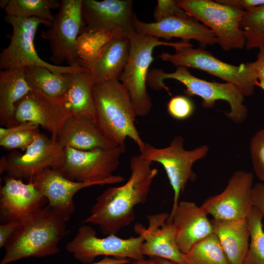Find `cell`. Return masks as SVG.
<instances>
[{
  "instance_id": "ffe728a7",
  "label": "cell",
  "mask_w": 264,
  "mask_h": 264,
  "mask_svg": "<svg viewBox=\"0 0 264 264\" xmlns=\"http://www.w3.org/2000/svg\"><path fill=\"white\" fill-rule=\"evenodd\" d=\"M0 218L6 222L21 219L45 206L47 199L29 181L8 176L0 189Z\"/></svg>"
},
{
  "instance_id": "60d3db41",
  "label": "cell",
  "mask_w": 264,
  "mask_h": 264,
  "mask_svg": "<svg viewBox=\"0 0 264 264\" xmlns=\"http://www.w3.org/2000/svg\"><path fill=\"white\" fill-rule=\"evenodd\" d=\"M131 260L129 259L116 258L104 257L101 260L89 264H129Z\"/></svg>"
},
{
  "instance_id": "5b68a950",
  "label": "cell",
  "mask_w": 264,
  "mask_h": 264,
  "mask_svg": "<svg viewBox=\"0 0 264 264\" xmlns=\"http://www.w3.org/2000/svg\"><path fill=\"white\" fill-rule=\"evenodd\" d=\"M129 58L119 78L128 91L137 116L144 117L150 112L152 103L148 92L147 77L149 68L154 60L153 52L158 46H169L175 49L191 45L189 41H161L158 38L133 32L129 37Z\"/></svg>"
},
{
  "instance_id": "ee69618b",
  "label": "cell",
  "mask_w": 264,
  "mask_h": 264,
  "mask_svg": "<svg viewBox=\"0 0 264 264\" xmlns=\"http://www.w3.org/2000/svg\"><path fill=\"white\" fill-rule=\"evenodd\" d=\"M10 0H0V7L1 8H5L10 2Z\"/></svg>"
},
{
  "instance_id": "83f0119b",
  "label": "cell",
  "mask_w": 264,
  "mask_h": 264,
  "mask_svg": "<svg viewBox=\"0 0 264 264\" xmlns=\"http://www.w3.org/2000/svg\"><path fill=\"white\" fill-rule=\"evenodd\" d=\"M183 257L185 264H231L214 233L183 253Z\"/></svg>"
},
{
  "instance_id": "4fadbf2b",
  "label": "cell",
  "mask_w": 264,
  "mask_h": 264,
  "mask_svg": "<svg viewBox=\"0 0 264 264\" xmlns=\"http://www.w3.org/2000/svg\"><path fill=\"white\" fill-rule=\"evenodd\" d=\"M132 0H83L82 31L104 32L113 38L129 39L135 31Z\"/></svg>"
},
{
  "instance_id": "1f68e13d",
  "label": "cell",
  "mask_w": 264,
  "mask_h": 264,
  "mask_svg": "<svg viewBox=\"0 0 264 264\" xmlns=\"http://www.w3.org/2000/svg\"><path fill=\"white\" fill-rule=\"evenodd\" d=\"M112 38L110 34L104 32H81L76 43L78 57L85 62L93 60Z\"/></svg>"
},
{
  "instance_id": "b9f144b4",
  "label": "cell",
  "mask_w": 264,
  "mask_h": 264,
  "mask_svg": "<svg viewBox=\"0 0 264 264\" xmlns=\"http://www.w3.org/2000/svg\"><path fill=\"white\" fill-rule=\"evenodd\" d=\"M153 258L156 264H179L178 263H176V262H173L168 260L164 259L159 258Z\"/></svg>"
},
{
  "instance_id": "3957f363",
  "label": "cell",
  "mask_w": 264,
  "mask_h": 264,
  "mask_svg": "<svg viewBox=\"0 0 264 264\" xmlns=\"http://www.w3.org/2000/svg\"><path fill=\"white\" fill-rule=\"evenodd\" d=\"M20 220L19 227L4 247L0 264L59 252V243L66 233V221L48 204Z\"/></svg>"
},
{
  "instance_id": "7c38bea8",
  "label": "cell",
  "mask_w": 264,
  "mask_h": 264,
  "mask_svg": "<svg viewBox=\"0 0 264 264\" xmlns=\"http://www.w3.org/2000/svg\"><path fill=\"white\" fill-rule=\"evenodd\" d=\"M60 2L59 10L51 25L42 32L41 36L49 43L50 59L55 65L60 66L65 61L68 66L79 65L76 43L83 27V0Z\"/></svg>"
},
{
  "instance_id": "277c9868",
  "label": "cell",
  "mask_w": 264,
  "mask_h": 264,
  "mask_svg": "<svg viewBox=\"0 0 264 264\" xmlns=\"http://www.w3.org/2000/svg\"><path fill=\"white\" fill-rule=\"evenodd\" d=\"M169 79L182 83L185 87L184 92L186 96L200 97L203 108H212L217 101H225L230 106V111L226 113L227 117L236 123H241L246 119L248 112L243 103L244 96L233 84L207 81L193 75L187 67L179 66L171 73L160 68L149 70L147 85L153 90L165 89L171 95L170 88L163 82Z\"/></svg>"
},
{
  "instance_id": "d590c367",
  "label": "cell",
  "mask_w": 264,
  "mask_h": 264,
  "mask_svg": "<svg viewBox=\"0 0 264 264\" xmlns=\"http://www.w3.org/2000/svg\"><path fill=\"white\" fill-rule=\"evenodd\" d=\"M186 13V12L178 6L177 0H158L154 17V22H159L171 16Z\"/></svg>"
},
{
  "instance_id": "44dd1931",
  "label": "cell",
  "mask_w": 264,
  "mask_h": 264,
  "mask_svg": "<svg viewBox=\"0 0 264 264\" xmlns=\"http://www.w3.org/2000/svg\"><path fill=\"white\" fill-rule=\"evenodd\" d=\"M169 220L174 224L177 245L187 253L197 243L213 233L211 220L201 206L193 201H179Z\"/></svg>"
},
{
  "instance_id": "30bf717a",
  "label": "cell",
  "mask_w": 264,
  "mask_h": 264,
  "mask_svg": "<svg viewBox=\"0 0 264 264\" xmlns=\"http://www.w3.org/2000/svg\"><path fill=\"white\" fill-rule=\"evenodd\" d=\"M209 147L202 145L193 150L184 148V139L181 136L173 138L170 144L164 148H156L146 143L140 154L151 162L160 164L164 168L174 191L173 203L171 213L174 211L188 181L196 178L192 170L193 164L207 154Z\"/></svg>"
},
{
  "instance_id": "4dcf8cb0",
  "label": "cell",
  "mask_w": 264,
  "mask_h": 264,
  "mask_svg": "<svg viewBox=\"0 0 264 264\" xmlns=\"http://www.w3.org/2000/svg\"><path fill=\"white\" fill-rule=\"evenodd\" d=\"M247 50L264 46V5L246 11L241 22Z\"/></svg>"
},
{
  "instance_id": "7bdbcfd3",
  "label": "cell",
  "mask_w": 264,
  "mask_h": 264,
  "mask_svg": "<svg viewBox=\"0 0 264 264\" xmlns=\"http://www.w3.org/2000/svg\"><path fill=\"white\" fill-rule=\"evenodd\" d=\"M134 264H156L153 258L148 259H142L138 261H135Z\"/></svg>"
},
{
  "instance_id": "8fae6325",
  "label": "cell",
  "mask_w": 264,
  "mask_h": 264,
  "mask_svg": "<svg viewBox=\"0 0 264 264\" xmlns=\"http://www.w3.org/2000/svg\"><path fill=\"white\" fill-rule=\"evenodd\" d=\"M143 241L140 236L123 239L116 235H110L99 238L93 228L83 225L79 227L66 248L83 264L92 263L96 258L101 256L138 261L145 259L141 251Z\"/></svg>"
},
{
  "instance_id": "d4e9b609",
  "label": "cell",
  "mask_w": 264,
  "mask_h": 264,
  "mask_svg": "<svg viewBox=\"0 0 264 264\" xmlns=\"http://www.w3.org/2000/svg\"><path fill=\"white\" fill-rule=\"evenodd\" d=\"M213 233L231 264H242L247 252L250 232L247 219L211 220Z\"/></svg>"
},
{
  "instance_id": "52a82bcc",
  "label": "cell",
  "mask_w": 264,
  "mask_h": 264,
  "mask_svg": "<svg viewBox=\"0 0 264 264\" xmlns=\"http://www.w3.org/2000/svg\"><path fill=\"white\" fill-rule=\"evenodd\" d=\"M162 60L177 66L198 69L237 87L244 96H251L258 78L251 63L235 66L218 59L204 48L192 44L175 49V53L162 52Z\"/></svg>"
},
{
  "instance_id": "8d00e7d4",
  "label": "cell",
  "mask_w": 264,
  "mask_h": 264,
  "mask_svg": "<svg viewBox=\"0 0 264 264\" xmlns=\"http://www.w3.org/2000/svg\"><path fill=\"white\" fill-rule=\"evenodd\" d=\"M20 220H12L0 225V247H4L19 227Z\"/></svg>"
},
{
  "instance_id": "7402d4cb",
  "label": "cell",
  "mask_w": 264,
  "mask_h": 264,
  "mask_svg": "<svg viewBox=\"0 0 264 264\" xmlns=\"http://www.w3.org/2000/svg\"><path fill=\"white\" fill-rule=\"evenodd\" d=\"M130 50L129 39L113 38L102 48L98 56L79 65L90 73L92 85L112 79H119L127 62Z\"/></svg>"
},
{
  "instance_id": "d6986e66",
  "label": "cell",
  "mask_w": 264,
  "mask_h": 264,
  "mask_svg": "<svg viewBox=\"0 0 264 264\" xmlns=\"http://www.w3.org/2000/svg\"><path fill=\"white\" fill-rule=\"evenodd\" d=\"M48 201V204L65 221L75 210L73 197L82 189L97 185L94 182L70 180L57 170L48 169L29 179Z\"/></svg>"
},
{
  "instance_id": "7a4b0ae2",
  "label": "cell",
  "mask_w": 264,
  "mask_h": 264,
  "mask_svg": "<svg viewBox=\"0 0 264 264\" xmlns=\"http://www.w3.org/2000/svg\"><path fill=\"white\" fill-rule=\"evenodd\" d=\"M94 121L100 132L117 146L125 145L127 137L137 145L140 152L145 143L135 126L137 116L127 90L119 79L92 86Z\"/></svg>"
},
{
  "instance_id": "f6af8a7d",
  "label": "cell",
  "mask_w": 264,
  "mask_h": 264,
  "mask_svg": "<svg viewBox=\"0 0 264 264\" xmlns=\"http://www.w3.org/2000/svg\"><path fill=\"white\" fill-rule=\"evenodd\" d=\"M256 87H260L264 91V84H260L257 82L256 83Z\"/></svg>"
},
{
  "instance_id": "6da1fadb",
  "label": "cell",
  "mask_w": 264,
  "mask_h": 264,
  "mask_svg": "<svg viewBox=\"0 0 264 264\" xmlns=\"http://www.w3.org/2000/svg\"><path fill=\"white\" fill-rule=\"evenodd\" d=\"M139 154L130 160V175L123 185L110 187L96 198L83 223L97 225L104 235H116L135 220L134 208L145 203L158 170Z\"/></svg>"
},
{
  "instance_id": "836d02e7",
  "label": "cell",
  "mask_w": 264,
  "mask_h": 264,
  "mask_svg": "<svg viewBox=\"0 0 264 264\" xmlns=\"http://www.w3.org/2000/svg\"><path fill=\"white\" fill-rule=\"evenodd\" d=\"M167 110L168 113L173 118L178 120H184L193 114L195 106L189 97L176 95L172 97L168 102Z\"/></svg>"
},
{
  "instance_id": "f1b7e54d",
  "label": "cell",
  "mask_w": 264,
  "mask_h": 264,
  "mask_svg": "<svg viewBox=\"0 0 264 264\" xmlns=\"http://www.w3.org/2000/svg\"><path fill=\"white\" fill-rule=\"evenodd\" d=\"M60 3L56 0H10L4 9L8 16L36 18L51 25L54 16L51 10L59 8Z\"/></svg>"
},
{
  "instance_id": "ba28073f",
  "label": "cell",
  "mask_w": 264,
  "mask_h": 264,
  "mask_svg": "<svg viewBox=\"0 0 264 264\" xmlns=\"http://www.w3.org/2000/svg\"><path fill=\"white\" fill-rule=\"evenodd\" d=\"M6 19L12 26V33L9 44L0 53L1 70L29 66H44L57 74H72L87 70L79 65H53L39 56L35 47V36L40 24L48 27L51 25L48 22L36 18H22L6 16Z\"/></svg>"
},
{
  "instance_id": "cb8c5ba5",
  "label": "cell",
  "mask_w": 264,
  "mask_h": 264,
  "mask_svg": "<svg viewBox=\"0 0 264 264\" xmlns=\"http://www.w3.org/2000/svg\"><path fill=\"white\" fill-rule=\"evenodd\" d=\"M31 89L25 78L23 67L0 71V124L2 127L17 125L14 119L16 105Z\"/></svg>"
},
{
  "instance_id": "ab89813d",
  "label": "cell",
  "mask_w": 264,
  "mask_h": 264,
  "mask_svg": "<svg viewBox=\"0 0 264 264\" xmlns=\"http://www.w3.org/2000/svg\"><path fill=\"white\" fill-rule=\"evenodd\" d=\"M39 126L31 122H22L10 128L1 127L0 128V138L9 133L25 131L38 130Z\"/></svg>"
},
{
  "instance_id": "ac0fdd59",
  "label": "cell",
  "mask_w": 264,
  "mask_h": 264,
  "mask_svg": "<svg viewBox=\"0 0 264 264\" xmlns=\"http://www.w3.org/2000/svg\"><path fill=\"white\" fill-rule=\"evenodd\" d=\"M169 217L170 214L166 212L149 215L147 216L148 227L136 223L133 227L134 232L144 240L141 251L144 256L185 264L183 253L176 242L174 224L169 220Z\"/></svg>"
},
{
  "instance_id": "e0dca14e",
  "label": "cell",
  "mask_w": 264,
  "mask_h": 264,
  "mask_svg": "<svg viewBox=\"0 0 264 264\" xmlns=\"http://www.w3.org/2000/svg\"><path fill=\"white\" fill-rule=\"evenodd\" d=\"M132 22L135 32L158 39L179 38L185 41L194 40L202 48L218 43L211 29L187 13L150 23L140 21L133 13Z\"/></svg>"
},
{
  "instance_id": "9a60e30c",
  "label": "cell",
  "mask_w": 264,
  "mask_h": 264,
  "mask_svg": "<svg viewBox=\"0 0 264 264\" xmlns=\"http://www.w3.org/2000/svg\"><path fill=\"white\" fill-rule=\"evenodd\" d=\"M253 182L251 172L236 171L230 177L225 188L221 193L206 198L201 207L214 219H246L253 207Z\"/></svg>"
},
{
  "instance_id": "5bb4252c",
  "label": "cell",
  "mask_w": 264,
  "mask_h": 264,
  "mask_svg": "<svg viewBox=\"0 0 264 264\" xmlns=\"http://www.w3.org/2000/svg\"><path fill=\"white\" fill-rule=\"evenodd\" d=\"M64 159V148L38 131L24 153L13 152L6 157L5 172L8 176L29 180L46 169H59Z\"/></svg>"
},
{
  "instance_id": "74e56055",
  "label": "cell",
  "mask_w": 264,
  "mask_h": 264,
  "mask_svg": "<svg viewBox=\"0 0 264 264\" xmlns=\"http://www.w3.org/2000/svg\"><path fill=\"white\" fill-rule=\"evenodd\" d=\"M252 196L253 206L259 209L264 217V183L259 182L253 185Z\"/></svg>"
},
{
  "instance_id": "2e32d148",
  "label": "cell",
  "mask_w": 264,
  "mask_h": 264,
  "mask_svg": "<svg viewBox=\"0 0 264 264\" xmlns=\"http://www.w3.org/2000/svg\"><path fill=\"white\" fill-rule=\"evenodd\" d=\"M71 116L64 98H53L32 88L16 105L14 119L17 124L31 122L41 126L57 140L63 125Z\"/></svg>"
},
{
  "instance_id": "4316f807",
  "label": "cell",
  "mask_w": 264,
  "mask_h": 264,
  "mask_svg": "<svg viewBox=\"0 0 264 264\" xmlns=\"http://www.w3.org/2000/svg\"><path fill=\"white\" fill-rule=\"evenodd\" d=\"M24 74L31 88L38 89L58 99L64 98L71 81L72 74H57L45 67L38 66L24 67Z\"/></svg>"
},
{
  "instance_id": "603a6c76",
  "label": "cell",
  "mask_w": 264,
  "mask_h": 264,
  "mask_svg": "<svg viewBox=\"0 0 264 264\" xmlns=\"http://www.w3.org/2000/svg\"><path fill=\"white\" fill-rule=\"evenodd\" d=\"M57 141L63 148L83 151L118 146L100 132L93 119L73 116L63 125Z\"/></svg>"
},
{
  "instance_id": "f546056e",
  "label": "cell",
  "mask_w": 264,
  "mask_h": 264,
  "mask_svg": "<svg viewBox=\"0 0 264 264\" xmlns=\"http://www.w3.org/2000/svg\"><path fill=\"white\" fill-rule=\"evenodd\" d=\"M264 215L253 206L247 218L250 232L249 247L242 264H264Z\"/></svg>"
},
{
  "instance_id": "e575fe53",
  "label": "cell",
  "mask_w": 264,
  "mask_h": 264,
  "mask_svg": "<svg viewBox=\"0 0 264 264\" xmlns=\"http://www.w3.org/2000/svg\"><path fill=\"white\" fill-rule=\"evenodd\" d=\"M37 131L25 130L9 133L0 138V145L8 150L25 151L34 139Z\"/></svg>"
},
{
  "instance_id": "8992f818",
  "label": "cell",
  "mask_w": 264,
  "mask_h": 264,
  "mask_svg": "<svg viewBox=\"0 0 264 264\" xmlns=\"http://www.w3.org/2000/svg\"><path fill=\"white\" fill-rule=\"evenodd\" d=\"M125 150V145L85 151L65 148L63 163L56 170L75 181L94 182L99 185L121 183L124 178L113 173Z\"/></svg>"
},
{
  "instance_id": "d6a6232c",
  "label": "cell",
  "mask_w": 264,
  "mask_h": 264,
  "mask_svg": "<svg viewBox=\"0 0 264 264\" xmlns=\"http://www.w3.org/2000/svg\"><path fill=\"white\" fill-rule=\"evenodd\" d=\"M250 153L254 173L260 180L264 182V128L251 138Z\"/></svg>"
},
{
  "instance_id": "9c48e42d",
  "label": "cell",
  "mask_w": 264,
  "mask_h": 264,
  "mask_svg": "<svg viewBox=\"0 0 264 264\" xmlns=\"http://www.w3.org/2000/svg\"><path fill=\"white\" fill-rule=\"evenodd\" d=\"M178 6L211 29L225 51L242 49L245 38L241 22L245 11L211 0H179Z\"/></svg>"
},
{
  "instance_id": "484cf974",
  "label": "cell",
  "mask_w": 264,
  "mask_h": 264,
  "mask_svg": "<svg viewBox=\"0 0 264 264\" xmlns=\"http://www.w3.org/2000/svg\"><path fill=\"white\" fill-rule=\"evenodd\" d=\"M92 86L90 74L88 70L71 74L70 86L64 100L72 116L94 119Z\"/></svg>"
},
{
  "instance_id": "f35d334b",
  "label": "cell",
  "mask_w": 264,
  "mask_h": 264,
  "mask_svg": "<svg viewBox=\"0 0 264 264\" xmlns=\"http://www.w3.org/2000/svg\"><path fill=\"white\" fill-rule=\"evenodd\" d=\"M259 49L256 61L251 64L257 75L258 83L264 84V46Z\"/></svg>"
}]
</instances>
